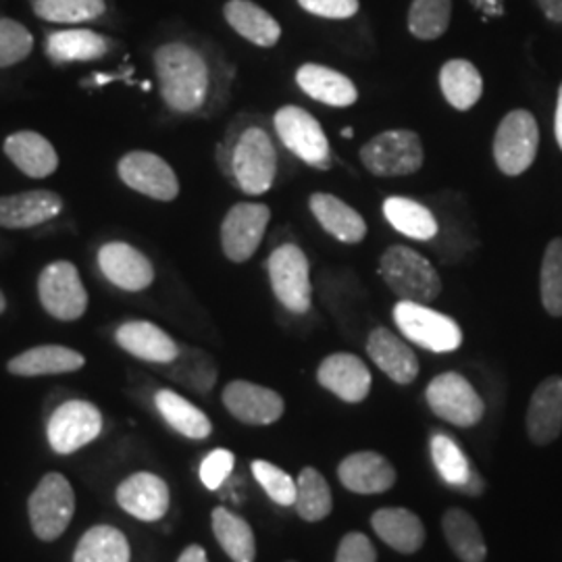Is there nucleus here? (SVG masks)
Returning <instances> with one entry per match:
<instances>
[{"label":"nucleus","instance_id":"25","mask_svg":"<svg viewBox=\"0 0 562 562\" xmlns=\"http://www.w3.org/2000/svg\"><path fill=\"white\" fill-rule=\"evenodd\" d=\"M7 159L20 169L23 176L44 180L59 169V155L53 142L44 138L38 132H15L11 134L2 146Z\"/></svg>","mask_w":562,"mask_h":562},{"label":"nucleus","instance_id":"52","mask_svg":"<svg viewBox=\"0 0 562 562\" xmlns=\"http://www.w3.org/2000/svg\"><path fill=\"white\" fill-rule=\"evenodd\" d=\"M341 136H344V138H352V136H355V130L346 127V130H341Z\"/></svg>","mask_w":562,"mask_h":562},{"label":"nucleus","instance_id":"10","mask_svg":"<svg viewBox=\"0 0 562 562\" xmlns=\"http://www.w3.org/2000/svg\"><path fill=\"white\" fill-rule=\"evenodd\" d=\"M42 308L59 322H78L88 308V292L74 262L55 261L38 278Z\"/></svg>","mask_w":562,"mask_h":562},{"label":"nucleus","instance_id":"30","mask_svg":"<svg viewBox=\"0 0 562 562\" xmlns=\"http://www.w3.org/2000/svg\"><path fill=\"white\" fill-rule=\"evenodd\" d=\"M371 525L382 542L402 554H415L425 543V525L408 508H380Z\"/></svg>","mask_w":562,"mask_h":562},{"label":"nucleus","instance_id":"33","mask_svg":"<svg viewBox=\"0 0 562 562\" xmlns=\"http://www.w3.org/2000/svg\"><path fill=\"white\" fill-rule=\"evenodd\" d=\"M155 406L162 422L188 440H206L213 431V423L201 408L173 390H159L155 394Z\"/></svg>","mask_w":562,"mask_h":562},{"label":"nucleus","instance_id":"40","mask_svg":"<svg viewBox=\"0 0 562 562\" xmlns=\"http://www.w3.org/2000/svg\"><path fill=\"white\" fill-rule=\"evenodd\" d=\"M452 21V0H413L408 9V32L417 41L442 38Z\"/></svg>","mask_w":562,"mask_h":562},{"label":"nucleus","instance_id":"13","mask_svg":"<svg viewBox=\"0 0 562 562\" xmlns=\"http://www.w3.org/2000/svg\"><path fill=\"white\" fill-rule=\"evenodd\" d=\"M121 181L153 201L171 202L180 196V180L173 167L148 150H132L117 165Z\"/></svg>","mask_w":562,"mask_h":562},{"label":"nucleus","instance_id":"17","mask_svg":"<svg viewBox=\"0 0 562 562\" xmlns=\"http://www.w3.org/2000/svg\"><path fill=\"white\" fill-rule=\"evenodd\" d=\"M115 501L127 515L140 521H161L171 504L167 482L148 471L125 477L115 490Z\"/></svg>","mask_w":562,"mask_h":562},{"label":"nucleus","instance_id":"23","mask_svg":"<svg viewBox=\"0 0 562 562\" xmlns=\"http://www.w3.org/2000/svg\"><path fill=\"white\" fill-rule=\"evenodd\" d=\"M341 485L355 494L373 496L387 492L396 482V469L378 452H355L338 467Z\"/></svg>","mask_w":562,"mask_h":562},{"label":"nucleus","instance_id":"21","mask_svg":"<svg viewBox=\"0 0 562 562\" xmlns=\"http://www.w3.org/2000/svg\"><path fill=\"white\" fill-rule=\"evenodd\" d=\"M367 352H369V359L375 362L394 383L408 385L417 380L422 371V364L417 355L413 352V348L387 327H375L369 334Z\"/></svg>","mask_w":562,"mask_h":562},{"label":"nucleus","instance_id":"2","mask_svg":"<svg viewBox=\"0 0 562 562\" xmlns=\"http://www.w3.org/2000/svg\"><path fill=\"white\" fill-rule=\"evenodd\" d=\"M257 115H240L225 132L217 161L229 181L248 196L269 192L278 178L280 157L269 130Z\"/></svg>","mask_w":562,"mask_h":562},{"label":"nucleus","instance_id":"41","mask_svg":"<svg viewBox=\"0 0 562 562\" xmlns=\"http://www.w3.org/2000/svg\"><path fill=\"white\" fill-rule=\"evenodd\" d=\"M36 18L48 23H88L106 11L104 0H30Z\"/></svg>","mask_w":562,"mask_h":562},{"label":"nucleus","instance_id":"53","mask_svg":"<svg viewBox=\"0 0 562 562\" xmlns=\"http://www.w3.org/2000/svg\"><path fill=\"white\" fill-rule=\"evenodd\" d=\"M290 562H294V561H290Z\"/></svg>","mask_w":562,"mask_h":562},{"label":"nucleus","instance_id":"49","mask_svg":"<svg viewBox=\"0 0 562 562\" xmlns=\"http://www.w3.org/2000/svg\"><path fill=\"white\" fill-rule=\"evenodd\" d=\"M178 562H209V557H206V552H204L202 546L192 543V546H188V548L181 552Z\"/></svg>","mask_w":562,"mask_h":562},{"label":"nucleus","instance_id":"6","mask_svg":"<svg viewBox=\"0 0 562 562\" xmlns=\"http://www.w3.org/2000/svg\"><path fill=\"white\" fill-rule=\"evenodd\" d=\"M267 273L276 299L294 315H304L313 304L311 265L301 246L285 241L278 246L267 261Z\"/></svg>","mask_w":562,"mask_h":562},{"label":"nucleus","instance_id":"24","mask_svg":"<svg viewBox=\"0 0 562 562\" xmlns=\"http://www.w3.org/2000/svg\"><path fill=\"white\" fill-rule=\"evenodd\" d=\"M115 341L127 355L153 364H167L180 355L178 341L150 322L121 323L115 331Z\"/></svg>","mask_w":562,"mask_h":562},{"label":"nucleus","instance_id":"16","mask_svg":"<svg viewBox=\"0 0 562 562\" xmlns=\"http://www.w3.org/2000/svg\"><path fill=\"white\" fill-rule=\"evenodd\" d=\"M102 276L123 292H144L155 281L150 259L127 241H106L99 250Z\"/></svg>","mask_w":562,"mask_h":562},{"label":"nucleus","instance_id":"48","mask_svg":"<svg viewBox=\"0 0 562 562\" xmlns=\"http://www.w3.org/2000/svg\"><path fill=\"white\" fill-rule=\"evenodd\" d=\"M546 20L562 23V0H538Z\"/></svg>","mask_w":562,"mask_h":562},{"label":"nucleus","instance_id":"29","mask_svg":"<svg viewBox=\"0 0 562 562\" xmlns=\"http://www.w3.org/2000/svg\"><path fill=\"white\" fill-rule=\"evenodd\" d=\"M308 206L313 217L336 240L344 244H361L364 240L367 223L362 220L361 213L338 196L327 192H315L308 201Z\"/></svg>","mask_w":562,"mask_h":562},{"label":"nucleus","instance_id":"27","mask_svg":"<svg viewBox=\"0 0 562 562\" xmlns=\"http://www.w3.org/2000/svg\"><path fill=\"white\" fill-rule=\"evenodd\" d=\"M296 83L308 99L327 106L346 109L359 101V90L355 81L341 71L317 63H304L296 71Z\"/></svg>","mask_w":562,"mask_h":562},{"label":"nucleus","instance_id":"36","mask_svg":"<svg viewBox=\"0 0 562 562\" xmlns=\"http://www.w3.org/2000/svg\"><path fill=\"white\" fill-rule=\"evenodd\" d=\"M211 525L213 536L223 548V552L234 562H255L257 559V538L248 521H244L240 515L227 510V508H215L211 513Z\"/></svg>","mask_w":562,"mask_h":562},{"label":"nucleus","instance_id":"26","mask_svg":"<svg viewBox=\"0 0 562 562\" xmlns=\"http://www.w3.org/2000/svg\"><path fill=\"white\" fill-rule=\"evenodd\" d=\"M86 357L67 346L44 344L34 346L7 362V371L15 378H44V375H65L80 371Z\"/></svg>","mask_w":562,"mask_h":562},{"label":"nucleus","instance_id":"4","mask_svg":"<svg viewBox=\"0 0 562 562\" xmlns=\"http://www.w3.org/2000/svg\"><path fill=\"white\" fill-rule=\"evenodd\" d=\"M76 513V492L60 473H46L27 498V517L34 536L55 542L71 525Z\"/></svg>","mask_w":562,"mask_h":562},{"label":"nucleus","instance_id":"51","mask_svg":"<svg viewBox=\"0 0 562 562\" xmlns=\"http://www.w3.org/2000/svg\"><path fill=\"white\" fill-rule=\"evenodd\" d=\"M7 311V299H4V294H2V290H0V315Z\"/></svg>","mask_w":562,"mask_h":562},{"label":"nucleus","instance_id":"50","mask_svg":"<svg viewBox=\"0 0 562 562\" xmlns=\"http://www.w3.org/2000/svg\"><path fill=\"white\" fill-rule=\"evenodd\" d=\"M554 134H557V142L562 150V83L559 88V99H557V115H554Z\"/></svg>","mask_w":562,"mask_h":562},{"label":"nucleus","instance_id":"38","mask_svg":"<svg viewBox=\"0 0 562 562\" xmlns=\"http://www.w3.org/2000/svg\"><path fill=\"white\" fill-rule=\"evenodd\" d=\"M446 542L461 562H485L487 546L477 521L462 508L446 510L442 519Z\"/></svg>","mask_w":562,"mask_h":562},{"label":"nucleus","instance_id":"34","mask_svg":"<svg viewBox=\"0 0 562 562\" xmlns=\"http://www.w3.org/2000/svg\"><path fill=\"white\" fill-rule=\"evenodd\" d=\"M440 88L452 109L469 111L482 99V74L471 60L450 59L440 69Z\"/></svg>","mask_w":562,"mask_h":562},{"label":"nucleus","instance_id":"7","mask_svg":"<svg viewBox=\"0 0 562 562\" xmlns=\"http://www.w3.org/2000/svg\"><path fill=\"white\" fill-rule=\"evenodd\" d=\"M273 127L283 148H288L296 159L315 167H331V148L323 132L322 123L308 111L296 104H285L273 115Z\"/></svg>","mask_w":562,"mask_h":562},{"label":"nucleus","instance_id":"44","mask_svg":"<svg viewBox=\"0 0 562 562\" xmlns=\"http://www.w3.org/2000/svg\"><path fill=\"white\" fill-rule=\"evenodd\" d=\"M34 48L32 32L15 20H0V69L13 67L27 59Z\"/></svg>","mask_w":562,"mask_h":562},{"label":"nucleus","instance_id":"11","mask_svg":"<svg viewBox=\"0 0 562 562\" xmlns=\"http://www.w3.org/2000/svg\"><path fill=\"white\" fill-rule=\"evenodd\" d=\"M425 398L440 419L457 427H473L485 415L482 396L477 394L473 383L457 371H448L434 378L425 390Z\"/></svg>","mask_w":562,"mask_h":562},{"label":"nucleus","instance_id":"5","mask_svg":"<svg viewBox=\"0 0 562 562\" xmlns=\"http://www.w3.org/2000/svg\"><path fill=\"white\" fill-rule=\"evenodd\" d=\"M364 169L378 178L417 173L425 161L423 142L413 130H387L367 142L359 153Z\"/></svg>","mask_w":562,"mask_h":562},{"label":"nucleus","instance_id":"42","mask_svg":"<svg viewBox=\"0 0 562 562\" xmlns=\"http://www.w3.org/2000/svg\"><path fill=\"white\" fill-rule=\"evenodd\" d=\"M540 292L548 315L562 317V238H554L543 252Z\"/></svg>","mask_w":562,"mask_h":562},{"label":"nucleus","instance_id":"8","mask_svg":"<svg viewBox=\"0 0 562 562\" xmlns=\"http://www.w3.org/2000/svg\"><path fill=\"white\" fill-rule=\"evenodd\" d=\"M394 322L402 334L429 352H454L462 344V329L452 317L419 302L401 301L394 306Z\"/></svg>","mask_w":562,"mask_h":562},{"label":"nucleus","instance_id":"32","mask_svg":"<svg viewBox=\"0 0 562 562\" xmlns=\"http://www.w3.org/2000/svg\"><path fill=\"white\" fill-rule=\"evenodd\" d=\"M44 50L55 63H90L111 50L106 36L92 30H59L46 36Z\"/></svg>","mask_w":562,"mask_h":562},{"label":"nucleus","instance_id":"31","mask_svg":"<svg viewBox=\"0 0 562 562\" xmlns=\"http://www.w3.org/2000/svg\"><path fill=\"white\" fill-rule=\"evenodd\" d=\"M161 367L162 373L171 382L180 383L186 390L196 392L201 396L211 394L220 378L215 359L194 346H180V355L176 357V361L167 362Z\"/></svg>","mask_w":562,"mask_h":562},{"label":"nucleus","instance_id":"28","mask_svg":"<svg viewBox=\"0 0 562 562\" xmlns=\"http://www.w3.org/2000/svg\"><path fill=\"white\" fill-rule=\"evenodd\" d=\"M223 18L238 36L255 46L273 48L280 42V21L252 0H227Z\"/></svg>","mask_w":562,"mask_h":562},{"label":"nucleus","instance_id":"47","mask_svg":"<svg viewBox=\"0 0 562 562\" xmlns=\"http://www.w3.org/2000/svg\"><path fill=\"white\" fill-rule=\"evenodd\" d=\"M336 562H378V552L364 533L352 531L341 538Z\"/></svg>","mask_w":562,"mask_h":562},{"label":"nucleus","instance_id":"37","mask_svg":"<svg viewBox=\"0 0 562 562\" xmlns=\"http://www.w3.org/2000/svg\"><path fill=\"white\" fill-rule=\"evenodd\" d=\"M132 548L125 533L113 525H94L80 538L74 562H130Z\"/></svg>","mask_w":562,"mask_h":562},{"label":"nucleus","instance_id":"1","mask_svg":"<svg viewBox=\"0 0 562 562\" xmlns=\"http://www.w3.org/2000/svg\"><path fill=\"white\" fill-rule=\"evenodd\" d=\"M153 60L159 92L169 111L199 115L215 99L213 65L196 44L167 42L155 50Z\"/></svg>","mask_w":562,"mask_h":562},{"label":"nucleus","instance_id":"3","mask_svg":"<svg viewBox=\"0 0 562 562\" xmlns=\"http://www.w3.org/2000/svg\"><path fill=\"white\" fill-rule=\"evenodd\" d=\"M380 273L385 285L406 302L429 304L442 292V280L436 267L408 246H390L380 259Z\"/></svg>","mask_w":562,"mask_h":562},{"label":"nucleus","instance_id":"12","mask_svg":"<svg viewBox=\"0 0 562 562\" xmlns=\"http://www.w3.org/2000/svg\"><path fill=\"white\" fill-rule=\"evenodd\" d=\"M102 434V413L88 401H67L46 423V438L57 454H74Z\"/></svg>","mask_w":562,"mask_h":562},{"label":"nucleus","instance_id":"18","mask_svg":"<svg viewBox=\"0 0 562 562\" xmlns=\"http://www.w3.org/2000/svg\"><path fill=\"white\" fill-rule=\"evenodd\" d=\"M317 382L340 401L357 404L369 396L373 378L369 367L357 355L336 352L323 359L317 369Z\"/></svg>","mask_w":562,"mask_h":562},{"label":"nucleus","instance_id":"43","mask_svg":"<svg viewBox=\"0 0 562 562\" xmlns=\"http://www.w3.org/2000/svg\"><path fill=\"white\" fill-rule=\"evenodd\" d=\"M252 475L265 490V494L280 506H294L296 503V480H292L283 469L269 461H252Z\"/></svg>","mask_w":562,"mask_h":562},{"label":"nucleus","instance_id":"46","mask_svg":"<svg viewBox=\"0 0 562 562\" xmlns=\"http://www.w3.org/2000/svg\"><path fill=\"white\" fill-rule=\"evenodd\" d=\"M299 4L322 20H352L361 9L359 0H299Z\"/></svg>","mask_w":562,"mask_h":562},{"label":"nucleus","instance_id":"45","mask_svg":"<svg viewBox=\"0 0 562 562\" xmlns=\"http://www.w3.org/2000/svg\"><path fill=\"white\" fill-rule=\"evenodd\" d=\"M234 464H236V457L232 450H225V448H217L213 452H209L201 462V482L206 490L215 492L220 490L225 480L232 475L234 471Z\"/></svg>","mask_w":562,"mask_h":562},{"label":"nucleus","instance_id":"9","mask_svg":"<svg viewBox=\"0 0 562 562\" xmlns=\"http://www.w3.org/2000/svg\"><path fill=\"white\" fill-rule=\"evenodd\" d=\"M540 127L536 117L525 111H510L498 125L494 136V161L508 178L525 173L538 155Z\"/></svg>","mask_w":562,"mask_h":562},{"label":"nucleus","instance_id":"22","mask_svg":"<svg viewBox=\"0 0 562 562\" xmlns=\"http://www.w3.org/2000/svg\"><path fill=\"white\" fill-rule=\"evenodd\" d=\"M562 431V378H546L527 408V434L536 446L554 442Z\"/></svg>","mask_w":562,"mask_h":562},{"label":"nucleus","instance_id":"39","mask_svg":"<svg viewBox=\"0 0 562 562\" xmlns=\"http://www.w3.org/2000/svg\"><path fill=\"white\" fill-rule=\"evenodd\" d=\"M299 517L308 522L323 521L334 508V496L329 483L313 467H304L296 480V503Z\"/></svg>","mask_w":562,"mask_h":562},{"label":"nucleus","instance_id":"15","mask_svg":"<svg viewBox=\"0 0 562 562\" xmlns=\"http://www.w3.org/2000/svg\"><path fill=\"white\" fill-rule=\"evenodd\" d=\"M222 401L234 419L255 427L280 422L285 411L283 398L276 390L244 380L227 383L223 387Z\"/></svg>","mask_w":562,"mask_h":562},{"label":"nucleus","instance_id":"19","mask_svg":"<svg viewBox=\"0 0 562 562\" xmlns=\"http://www.w3.org/2000/svg\"><path fill=\"white\" fill-rule=\"evenodd\" d=\"M65 202L53 190H25L0 196V227L32 229L59 217Z\"/></svg>","mask_w":562,"mask_h":562},{"label":"nucleus","instance_id":"14","mask_svg":"<svg viewBox=\"0 0 562 562\" xmlns=\"http://www.w3.org/2000/svg\"><path fill=\"white\" fill-rule=\"evenodd\" d=\"M271 222V209L259 202L234 204L222 223L223 255L232 262H246L259 250L267 225Z\"/></svg>","mask_w":562,"mask_h":562},{"label":"nucleus","instance_id":"20","mask_svg":"<svg viewBox=\"0 0 562 562\" xmlns=\"http://www.w3.org/2000/svg\"><path fill=\"white\" fill-rule=\"evenodd\" d=\"M429 448H431V461L436 464V471L440 473L443 482L469 496L482 494L485 482L454 438H450L443 431H434Z\"/></svg>","mask_w":562,"mask_h":562},{"label":"nucleus","instance_id":"35","mask_svg":"<svg viewBox=\"0 0 562 562\" xmlns=\"http://www.w3.org/2000/svg\"><path fill=\"white\" fill-rule=\"evenodd\" d=\"M383 215L396 232H401L402 236L411 240H434L440 232V225L434 217V213L425 204L413 199H404V196L385 199Z\"/></svg>","mask_w":562,"mask_h":562}]
</instances>
